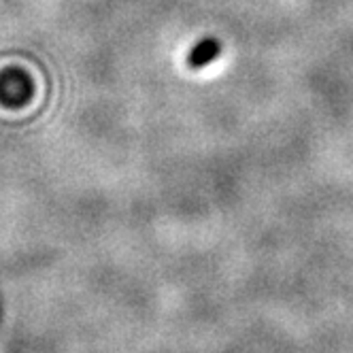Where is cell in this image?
<instances>
[{
    "instance_id": "obj_1",
    "label": "cell",
    "mask_w": 353,
    "mask_h": 353,
    "mask_svg": "<svg viewBox=\"0 0 353 353\" xmlns=\"http://www.w3.org/2000/svg\"><path fill=\"white\" fill-rule=\"evenodd\" d=\"M32 96V83L19 70H7L0 77V100L5 105H21Z\"/></svg>"
},
{
    "instance_id": "obj_2",
    "label": "cell",
    "mask_w": 353,
    "mask_h": 353,
    "mask_svg": "<svg viewBox=\"0 0 353 353\" xmlns=\"http://www.w3.org/2000/svg\"><path fill=\"white\" fill-rule=\"evenodd\" d=\"M219 56V43L213 39H207L203 43H198L192 54H190V66L192 68H200V66H207L209 62H213Z\"/></svg>"
}]
</instances>
